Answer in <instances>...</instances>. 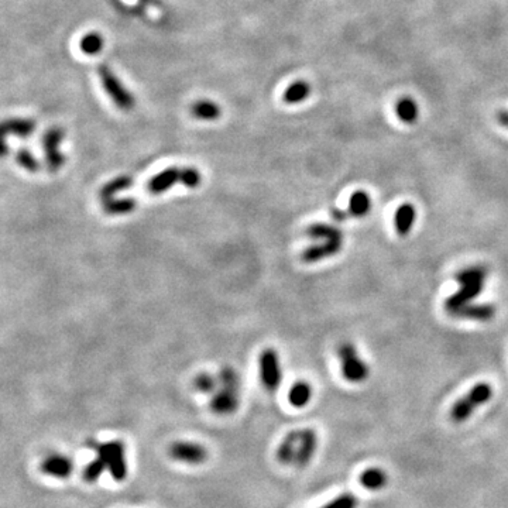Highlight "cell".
I'll use <instances>...</instances> for the list:
<instances>
[{"label": "cell", "mask_w": 508, "mask_h": 508, "mask_svg": "<svg viewBox=\"0 0 508 508\" xmlns=\"http://www.w3.org/2000/svg\"><path fill=\"white\" fill-rule=\"evenodd\" d=\"M218 379L219 388L211 399V410L219 415L232 414L239 408L240 377L232 367H223Z\"/></svg>", "instance_id": "obj_1"}, {"label": "cell", "mask_w": 508, "mask_h": 508, "mask_svg": "<svg viewBox=\"0 0 508 508\" xmlns=\"http://www.w3.org/2000/svg\"><path fill=\"white\" fill-rule=\"evenodd\" d=\"M493 397V387L489 383H478L462 399H459L450 408L449 416L455 423H462L470 418V415Z\"/></svg>", "instance_id": "obj_2"}, {"label": "cell", "mask_w": 508, "mask_h": 508, "mask_svg": "<svg viewBox=\"0 0 508 508\" xmlns=\"http://www.w3.org/2000/svg\"><path fill=\"white\" fill-rule=\"evenodd\" d=\"M337 357L341 360L342 376L349 383H363L370 376L369 366L359 356L357 349L350 342H343L337 346Z\"/></svg>", "instance_id": "obj_3"}, {"label": "cell", "mask_w": 508, "mask_h": 508, "mask_svg": "<svg viewBox=\"0 0 508 508\" xmlns=\"http://www.w3.org/2000/svg\"><path fill=\"white\" fill-rule=\"evenodd\" d=\"M88 445L95 447L98 452V456H100L106 462L107 470L110 472L112 477L115 478L116 482H123L127 476L125 445L120 441H112L106 443L89 442Z\"/></svg>", "instance_id": "obj_4"}, {"label": "cell", "mask_w": 508, "mask_h": 508, "mask_svg": "<svg viewBox=\"0 0 508 508\" xmlns=\"http://www.w3.org/2000/svg\"><path fill=\"white\" fill-rule=\"evenodd\" d=\"M98 74L102 87L105 92L109 95V98L113 100L118 107L123 110H129L134 105V99L130 95V92L123 87L119 78L112 72V70L106 65L98 67Z\"/></svg>", "instance_id": "obj_5"}, {"label": "cell", "mask_w": 508, "mask_h": 508, "mask_svg": "<svg viewBox=\"0 0 508 508\" xmlns=\"http://www.w3.org/2000/svg\"><path fill=\"white\" fill-rule=\"evenodd\" d=\"M64 138V131L60 127L48 129L43 138V151L45 157V165L50 173L60 171L61 167L65 164V156L60 150V145Z\"/></svg>", "instance_id": "obj_6"}, {"label": "cell", "mask_w": 508, "mask_h": 508, "mask_svg": "<svg viewBox=\"0 0 508 508\" xmlns=\"http://www.w3.org/2000/svg\"><path fill=\"white\" fill-rule=\"evenodd\" d=\"M259 367H260V379L263 385L268 391H275L281 384V367L279 359L274 349L267 348L259 356Z\"/></svg>", "instance_id": "obj_7"}, {"label": "cell", "mask_w": 508, "mask_h": 508, "mask_svg": "<svg viewBox=\"0 0 508 508\" xmlns=\"http://www.w3.org/2000/svg\"><path fill=\"white\" fill-rule=\"evenodd\" d=\"M169 456L174 461L185 462L188 465H201L208 459V450L192 442H176L169 447Z\"/></svg>", "instance_id": "obj_8"}, {"label": "cell", "mask_w": 508, "mask_h": 508, "mask_svg": "<svg viewBox=\"0 0 508 508\" xmlns=\"http://www.w3.org/2000/svg\"><path fill=\"white\" fill-rule=\"evenodd\" d=\"M372 211V198L366 191H356L352 193L349 200V207L346 211H332V218L335 220H346L348 218H363Z\"/></svg>", "instance_id": "obj_9"}, {"label": "cell", "mask_w": 508, "mask_h": 508, "mask_svg": "<svg viewBox=\"0 0 508 508\" xmlns=\"http://www.w3.org/2000/svg\"><path fill=\"white\" fill-rule=\"evenodd\" d=\"M486 282H470V284H461L459 290L450 295L445 301V310L452 317L458 309L465 306L466 304H470L473 299H476L480 294H482Z\"/></svg>", "instance_id": "obj_10"}, {"label": "cell", "mask_w": 508, "mask_h": 508, "mask_svg": "<svg viewBox=\"0 0 508 508\" xmlns=\"http://www.w3.org/2000/svg\"><path fill=\"white\" fill-rule=\"evenodd\" d=\"M342 246L343 240H328L318 244H313L301 253V260L308 264L322 262L324 259L336 256V254L342 250Z\"/></svg>", "instance_id": "obj_11"}, {"label": "cell", "mask_w": 508, "mask_h": 508, "mask_svg": "<svg viewBox=\"0 0 508 508\" xmlns=\"http://www.w3.org/2000/svg\"><path fill=\"white\" fill-rule=\"evenodd\" d=\"M318 447V436L313 430H302L298 447L295 452L294 465L298 467H305L313 461Z\"/></svg>", "instance_id": "obj_12"}, {"label": "cell", "mask_w": 508, "mask_h": 508, "mask_svg": "<svg viewBox=\"0 0 508 508\" xmlns=\"http://www.w3.org/2000/svg\"><path fill=\"white\" fill-rule=\"evenodd\" d=\"M181 173L182 168L169 167L162 169L161 173L156 174L147 184V189L153 195H160L173 188L176 184H181Z\"/></svg>", "instance_id": "obj_13"}, {"label": "cell", "mask_w": 508, "mask_h": 508, "mask_svg": "<svg viewBox=\"0 0 508 508\" xmlns=\"http://www.w3.org/2000/svg\"><path fill=\"white\" fill-rule=\"evenodd\" d=\"M497 309L491 304H466L452 315L454 318L469 319L476 322H489L496 317Z\"/></svg>", "instance_id": "obj_14"}, {"label": "cell", "mask_w": 508, "mask_h": 508, "mask_svg": "<svg viewBox=\"0 0 508 508\" xmlns=\"http://www.w3.org/2000/svg\"><path fill=\"white\" fill-rule=\"evenodd\" d=\"M40 469L47 476L56 478H67L71 476L74 470V462L70 458L61 455H52L43 461Z\"/></svg>", "instance_id": "obj_15"}, {"label": "cell", "mask_w": 508, "mask_h": 508, "mask_svg": "<svg viewBox=\"0 0 508 508\" xmlns=\"http://www.w3.org/2000/svg\"><path fill=\"white\" fill-rule=\"evenodd\" d=\"M416 219V209L412 204L405 202L399 209L395 211L394 215V228L400 236H407L414 228V223Z\"/></svg>", "instance_id": "obj_16"}, {"label": "cell", "mask_w": 508, "mask_h": 508, "mask_svg": "<svg viewBox=\"0 0 508 508\" xmlns=\"http://www.w3.org/2000/svg\"><path fill=\"white\" fill-rule=\"evenodd\" d=\"M305 235L314 240H324V242L343 240V233L341 229L336 228V226L322 223V222L309 224L305 231Z\"/></svg>", "instance_id": "obj_17"}, {"label": "cell", "mask_w": 508, "mask_h": 508, "mask_svg": "<svg viewBox=\"0 0 508 508\" xmlns=\"http://www.w3.org/2000/svg\"><path fill=\"white\" fill-rule=\"evenodd\" d=\"M102 209L105 211V213L112 216L129 215L137 209V200L131 196L112 198V200L102 201Z\"/></svg>", "instance_id": "obj_18"}, {"label": "cell", "mask_w": 508, "mask_h": 508, "mask_svg": "<svg viewBox=\"0 0 508 508\" xmlns=\"http://www.w3.org/2000/svg\"><path fill=\"white\" fill-rule=\"evenodd\" d=\"M299 436H301V431H294L290 432L284 441H282L277 449V459L282 463V465H294V459H295V452L298 447V442H299Z\"/></svg>", "instance_id": "obj_19"}, {"label": "cell", "mask_w": 508, "mask_h": 508, "mask_svg": "<svg viewBox=\"0 0 508 508\" xmlns=\"http://www.w3.org/2000/svg\"><path fill=\"white\" fill-rule=\"evenodd\" d=\"M388 482L387 473L380 469V467H370L366 469L361 474H360V483L364 489L372 490V491H379L381 489L385 487Z\"/></svg>", "instance_id": "obj_20"}, {"label": "cell", "mask_w": 508, "mask_h": 508, "mask_svg": "<svg viewBox=\"0 0 508 508\" xmlns=\"http://www.w3.org/2000/svg\"><path fill=\"white\" fill-rule=\"evenodd\" d=\"M395 115L397 118L407 125H412L418 120L419 118V106L418 103L410 98V96H404L400 98L397 100V105H395Z\"/></svg>", "instance_id": "obj_21"}, {"label": "cell", "mask_w": 508, "mask_h": 508, "mask_svg": "<svg viewBox=\"0 0 508 508\" xmlns=\"http://www.w3.org/2000/svg\"><path fill=\"white\" fill-rule=\"evenodd\" d=\"M36 130V122H33L32 119H21V118H14V119H9L3 123V134L5 136H16L20 138H27L28 136H32L33 131Z\"/></svg>", "instance_id": "obj_22"}, {"label": "cell", "mask_w": 508, "mask_h": 508, "mask_svg": "<svg viewBox=\"0 0 508 508\" xmlns=\"http://www.w3.org/2000/svg\"><path fill=\"white\" fill-rule=\"evenodd\" d=\"M313 399V387L306 381H297L288 391V401L295 408L305 407Z\"/></svg>", "instance_id": "obj_23"}, {"label": "cell", "mask_w": 508, "mask_h": 508, "mask_svg": "<svg viewBox=\"0 0 508 508\" xmlns=\"http://www.w3.org/2000/svg\"><path fill=\"white\" fill-rule=\"evenodd\" d=\"M131 185H133V180H131V177H127V176H120V177H116V178L107 181L99 189L100 201H106V200H112V198H116V195L119 192L129 189Z\"/></svg>", "instance_id": "obj_24"}, {"label": "cell", "mask_w": 508, "mask_h": 508, "mask_svg": "<svg viewBox=\"0 0 508 508\" xmlns=\"http://www.w3.org/2000/svg\"><path fill=\"white\" fill-rule=\"evenodd\" d=\"M220 113V107L212 100H198L191 106V115L200 120H216Z\"/></svg>", "instance_id": "obj_25"}, {"label": "cell", "mask_w": 508, "mask_h": 508, "mask_svg": "<svg viewBox=\"0 0 508 508\" xmlns=\"http://www.w3.org/2000/svg\"><path fill=\"white\" fill-rule=\"evenodd\" d=\"M310 94V85L305 81H297L291 83L284 92V102L288 105H297L305 100Z\"/></svg>", "instance_id": "obj_26"}, {"label": "cell", "mask_w": 508, "mask_h": 508, "mask_svg": "<svg viewBox=\"0 0 508 508\" xmlns=\"http://www.w3.org/2000/svg\"><path fill=\"white\" fill-rule=\"evenodd\" d=\"M487 268L485 266H470L461 270L456 274V281L461 284H470V282H486Z\"/></svg>", "instance_id": "obj_27"}, {"label": "cell", "mask_w": 508, "mask_h": 508, "mask_svg": "<svg viewBox=\"0 0 508 508\" xmlns=\"http://www.w3.org/2000/svg\"><path fill=\"white\" fill-rule=\"evenodd\" d=\"M193 387L200 392L213 394V392H216V390L219 387V379L209 374V373H201V374H198L195 377Z\"/></svg>", "instance_id": "obj_28"}, {"label": "cell", "mask_w": 508, "mask_h": 508, "mask_svg": "<svg viewBox=\"0 0 508 508\" xmlns=\"http://www.w3.org/2000/svg\"><path fill=\"white\" fill-rule=\"evenodd\" d=\"M16 162L28 173L34 174V173H39V169H40L39 160L33 156L30 150H27V149H20L16 153Z\"/></svg>", "instance_id": "obj_29"}, {"label": "cell", "mask_w": 508, "mask_h": 508, "mask_svg": "<svg viewBox=\"0 0 508 508\" xmlns=\"http://www.w3.org/2000/svg\"><path fill=\"white\" fill-rule=\"evenodd\" d=\"M79 47H81L82 52L88 54V55L98 54L103 48V39L98 33H89L81 40Z\"/></svg>", "instance_id": "obj_30"}, {"label": "cell", "mask_w": 508, "mask_h": 508, "mask_svg": "<svg viewBox=\"0 0 508 508\" xmlns=\"http://www.w3.org/2000/svg\"><path fill=\"white\" fill-rule=\"evenodd\" d=\"M107 469V465L106 462L98 456L95 461H92L87 467H85L83 470V478L87 480L88 483H94L96 482V480L102 476V473Z\"/></svg>", "instance_id": "obj_31"}, {"label": "cell", "mask_w": 508, "mask_h": 508, "mask_svg": "<svg viewBox=\"0 0 508 508\" xmlns=\"http://www.w3.org/2000/svg\"><path fill=\"white\" fill-rule=\"evenodd\" d=\"M202 182V177L201 173L198 171L196 168L193 167H182V173H181V184L187 188H198Z\"/></svg>", "instance_id": "obj_32"}, {"label": "cell", "mask_w": 508, "mask_h": 508, "mask_svg": "<svg viewBox=\"0 0 508 508\" xmlns=\"http://www.w3.org/2000/svg\"><path fill=\"white\" fill-rule=\"evenodd\" d=\"M357 505H359L357 497L350 493H345V494H341L339 497L333 498L330 502H328L322 508H357Z\"/></svg>", "instance_id": "obj_33"}, {"label": "cell", "mask_w": 508, "mask_h": 508, "mask_svg": "<svg viewBox=\"0 0 508 508\" xmlns=\"http://www.w3.org/2000/svg\"><path fill=\"white\" fill-rule=\"evenodd\" d=\"M496 119L497 122L502 126V127H507L508 129V109H501L497 112L496 115Z\"/></svg>", "instance_id": "obj_34"}, {"label": "cell", "mask_w": 508, "mask_h": 508, "mask_svg": "<svg viewBox=\"0 0 508 508\" xmlns=\"http://www.w3.org/2000/svg\"><path fill=\"white\" fill-rule=\"evenodd\" d=\"M140 2H143L147 6H153L156 9H160L161 8V3L158 2V0H140Z\"/></svg>", "instance_id": "obj_35"}]
</instances>
